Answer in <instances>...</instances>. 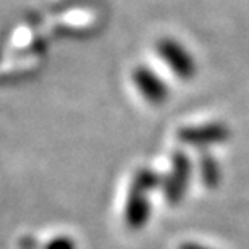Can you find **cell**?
Masks as SVG:
<instances>
[{
  "label": "cell",
  "instance_id": "6da1fadb",
  "mask_svg": "<svg viewBox=\"0 0 249 249\" xmlns=\"http://www.w3.org/2000/svg\"><path fill=\"white\" fill-rule=\"evenodd\" d=\"M157 52L180 79L189 81L194 78L197 71L196 62L180 42L173 41L170 37H163L157 42Z\"/></svg>",
  "mask_w": 249,
  "mask_h": 249
},
{
  "label": "cell",
  "instance_id": "7a4b0ae2",
  "mask_svg": "<svg viewBox=\"0 0 249 249\" xmlns=\"http://www.w3.org/2000/svg\"><path fill=\"white\" fill-rule=\"evenodd\" d=\"M189 177H191V160L185 152L177 151L172 157V173L162 183L167 202L178 204L185 197Z\"/></svg>",
  "mask_w": 249,
  "mask_h": 249
},
{
  "label": "cell",
  "instance_id": "3957f363",
  "mask_svg": "<svg viewBox=\"0 0 249 249\" xmlns=\"http://www.w3.org/2000/svg\"><path fill=\"white\" fill-rule=\"evenodd\" d=\"M230 138V129L223 123H207L201 126H186L178 131V139L183 144L196 147H207L225 142Z\"/></svg>",
  "mask_w": 249,
  "mask_h": 249
},
{
  "label": "cell",
  "instance_id": "277c9868",
  "mask_svg": "<svg viewBox=\"0 0 249 249\" xmlns=\"http://www.w3.org/2000/svg\"><path fill=\"white\" fill-rule=\"evenodd\" d=\"M133 81L136 84L138 91L152 106H162L168 99V88L167 84L159 78L151 68L138 67L133 71Z\"/></svg>",
  "mask_w": 249,
  "mask_h": 249
},
{
  "label": "cell",
  "instance_id": "5b68a950",
  "mask_svg": "<svg viewBox=\"0 0 249 249\" xmlns=\"http://www.w3.org/2000/svg\"><path fill=\"white\" fill-rule=\"evenodd\" d=\"M151 217V204H149L147 194L129 191L126 207H124V222L131 230H141L146 227Z\"/></svg>",
  "mask_w": 249,
  "mask_h": 249
},
{
  "label": "cell",
  "instance_id": "8992f818",
  "mask_svg": "<svg viewBox=\"0 0 249 249\" xmlns=\"http://www.w3.org/2000/svg\"><path fill=\"white\" fill-rule=\"evenodd\" d=\"M199 167H201V177H202L204 185L207 188L218 186L220 178H222V172L215 159L212 156H209L207 152H202L201 160H199Z\"/></svg>",
  "mask_w": 249,
  "mask_h": 249
},
{
  "label": "cell",
  "instance_id": "52a82bcc",
  "mask_svg": "<svg viewBox=\"0 0 249 249\" xmlns=\"http://www.w3.org/2000/svg\"><path fill=\"white\" fill-rule=\"evenodd\" d=\"M160 183H163V180L159 173L151 170V168H141V170L136 172V175L133 178L131 191L147 194L151 189L157 188Z\"/></svg>",
  "mask_w": 249,
  "mask_h": 249
},
{
  "label": "cell",
  "instance_id": "ba28073f",
  "mask_svg": "<svg viewBox=\"0 0 249 249\" xmlns=\"http://www.w3.org/2000/svg\"><path fill=\"white\" fill-rule=\"evenodd\" d=\"M44 249H76V245L70 236H57L49 241Z\"/></svg>",
  "mask_w": 249,
  "mask_h": 249
},
{
  "label": "cell",
  "instance_id": "9c48e42d",
  "mask_svg": "<svg viewBox=\"0 0 249 249\" xmlns=\"http://www.w3.org/2000/svg\"><path fill=\"white\" fill-rule=\"evenodd\" d=\"M178 249H212V248L202 246V245H199V243L186 241V243H183V245H180V248H178Z\"/></svg>",
  "mask_w": 249,
  "mask_h": 249
}]
</instances>
